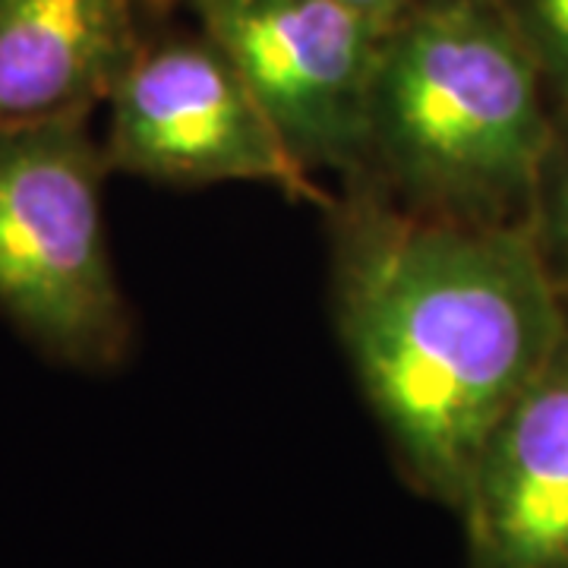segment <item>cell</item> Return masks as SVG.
Instances as JSON below:
<instances>
[{
  "instance_id": "cell-1",
  "label": "cell",
  "mask_w": 568,
  "mask_h": 568,
  "mask_svg": "<svg viewBox=\"0 0 568 568\" xmlns=\"http://www.w3.org/2000/svg\"><path fill=\"white\" fill-rule=\"evenodd\" d=\"M323 212L366 405L407 484L455 511L489 429L568 335L528 227L424 215L369 178Z\"/></svg>"
},
{
  "instance_id": "cell-2",
  "label": "cell",
  "mask_w": 568,
  "mask_h": 568,
  "mask_svg": "<svg viewBox=\"0 0 568 568\" xmlns=\"http://www.w3.org/2000/svg\"><path fill=\"white\" fill-rule=\"evenodd\" d=\"M552 121L496 0H407L379 44L361 178L424 215L525 224Z\"/></svg>"
},
{
  "instance_id": "cell-3",
  "label": "cell",
  "mask_w": 568,
  "mask_h": 568,
  "mask_svg": "<svg viewBox=\"0 0 568 568\" xmlns=\"http://www.w3.org/2000/svg\"><path fill=\"white\" fill-rule=\"evenodd\" d=\"M89 118L0 126V316L41 357L108 373L133 345Z\"/></svg>"
},
{
  "instance_id": "cell-4",
  "label": "cell",
  "mask_w": 568,
  "mask_h": 568,
  "mask_svg": "<svg viewBox=\"0 0 568 568\" xmlns=\"http://www.w3.org/2000/svg\"><path fill=\"white\" fill-rule=\"evenodd\" d=\"M102 152L108 171L178 186L268 183L291 200L332 203L294 162L234 63L164 17L108 95Z\"/></svg>"
},
{
  "instance_id": "cell-5",
  "label": "cell",
  "mask_w": 568,
  "mask_h": 568,
  "mask_svg": "<svg viewBox=\"0 0 568 568\" xmlns=\"http://www.w3.org/2000/svg\"><path fill=\"white\" fill-rule=\"evenodd\" d=\"M250 85L294 162L366 168L369 85L386 26L347 0H178Z\"/></svg>"
},
{
  "instance_id": "cell-6",
  "label": "cell",
  "mask_w": 568,
  "mask_h": 568,
  "mask_svg": "<svg viewBox=\"0 0 568 568\" xmlns=\"http://www.w3.org/2000/svg\"><path fill=\"white\" fill-rule=\"evenodd\" d=\"M455 515L465 568H568V335L489 429Z\"/></svg>"
},
{
  "instance_id": "cell-7",
  "label": "cell",
  "mask_w": 568,
  "mask_h": 568,
  "mask_svg": "<svg viewBox=\"0 0 568 568\" xmlns=\"http://www.w3.org/2000/svg\"><path fill=\"white\" fill-rule=\"evenodd\" d=\"M174 0H0V126L92 118Z\"/></svg>"
},
{
  "instance_id": "cell-8",
  "label": "cell",
  "mask_w": 568,
  "mask_h": 568,
  "mask_svg": "<svg viewBox=\"0 0 568 568\" xmlns=\"http://www.w3.org/2000/svg\"><path fill=\"white\" fill-rule=\"evenodd\" d=\"M525 227L568 323V111H556Z\"/></svg>"
},
{
  "instance_id": "cell-9",
  "label": "cell",
  "mask_w": 568,
  "mask_h": 568,
  "mask_svg": "<svg viewBox=\"0 0 568 568\" xmlns=\"http://www.w3.org/2000/svg\"><path fill=\"white\" fill-rule=\"evenodd\" d=\"M528 48L556 111H568V0H496Z\"/></svg>"
},
{
  "instance_id": "cell-10",
  "label": "cell",
  "mask_w": 568,
  "mask_h": 568,
  "mask_svg": "<svg viewBox=\"0 0 568 568\" xmlns=\"http://www.w3.org/2000/svg\"><path fill=\"white\" fill-rule=\"evenodd\" d=\"M347 3L357 7V10H364L366 17H373L379 26H388V22L402 13V7H405L407 0H347Z\"/></svg>"
}]
</instances>
